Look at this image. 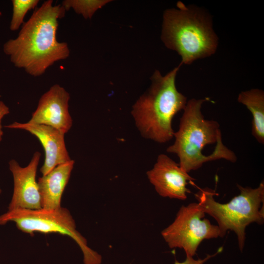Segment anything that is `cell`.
I'll return each instance as SVG.
<instances>
[{
  "instance_id": "6da1fadb",
  "label": "cell",
  "mask_w": 264,
  "mask_h": 264,
  "mask_svg": "<svg viewBox=\"0 0 264 264\" xmlns=\"http://www.w3.org/2000/svg\"><path fill=\"white\" fill-rule=\"evenodd\" d=\"M61 4L52 0L44 1L24 22L18 36L4 44V53L17 67L38 77L55 62L68 57L70 51L66 42H60L56 34L59 20L65 17Z\"/></svg>"
},
{
  "instance_id": "7a4b0ae2",
  "label": "cell",
  "mask_w": 264,
  "mask_h": 264,
  "mask_svg": "<svg viewBox=\"0 0 264 264\" xmlns=\"http://www.w3.org/2000/svg\"><path fill=\"white\" fill-rule=\"evenodd\" d=\"M204 99L187 101L180 119L179 128L175 132V141L167 149L168 153L178 156L180 167L186 172L200 168L208 161L224 159L233 163L237 160L235 154L222 141L219 123L204 118L201 112Z\"/></svg>"
},
{
  "instance_id": "3957f363",
  "label": "cell",
  "mask_w": 264,
  "mask_h": 264,
  "mask_svg": "<svg viewBox=\"0 0 264 264\" xmlns=\"http://www.w3.org/2000/svg\"><path fill=\"white\" fill-rule=\"evenodd\" d=\"M181 66L164 76L155 70L151 77V86L132 106L131 113L136 126L146 139L165 143L174 137L173 117L184 110L188 101L176 85Z\"/></svg>"
},
{
  "instance_id": "277c9868",
  "label": "cell",
  "mask_w": 264,
  "mask_h": 264,
  "mask_svg": "<svg viewBox=\"0 0 264 264\" xmlns=\"http://www.w3.org/2000/svg\"><path fill=\"white\" fill-rule=\"evenodd\" d=\"M161 39L168 48L181 57V65L210 56L218 45L209 14L180 1L176 3V8L164 11Z\"/></svg>"
},
{
  "instance_id": "5b68a950",
  "label": "cell",
  "mask_w": 264,
  "mask_h": 264,
  "mask_svg": "<svg viewBox=\"0 0 264 264\" xmlns=\"http://www.w3.org/2000/svg\"><path fill=\"white\" fill-rule=\"evenodd\" d=\"M240 194L228 202L221 203L214 196L218 195L209 188L199 189L195 197L204 212L217 222L220 237L228 230L237 235L239 247L242 251L245 240V228L251 223L262 224L264 221V183L256 188L237 184Z\"/></svg>"
},
{
  "instance_id": "8992f818",
  "label": "cell",
  "mask_w": 264,
  "mask_h": 264,
  "mask_svg": "<svg viewBox=\"0 0 264 264\" xmlns=\"http://www.w3.org/2000/svg\"><path fill=\"white\" fill-rule=\"evenodd\" d=\"M10 221L15 222L19 230L30 235L39 232L57 233L68 236L81 249L84 264H101L102 263L101 256L88 246L86 239L77 230L73 218L66 208H18L8 210L0 215V225H5Z\"/></svg>"
},
{
  "instance_id": "52a82bcc",
  "label": "cell",
  "mask_w": 264,
  "mask_h": 264,
  "mask_svg": "<svg viewBox=\"0 0 264 264\" xmlns=\"http://www.w3.org/2000/svg\"><path fill=\"white\" fill-rule=\"evenodd\" d=\"M205 214L198 202L182 206L174 221L161 233L169 247L183 249L186 256L193 257L202 241L220 237L218 226L202 219Z\"/></svg>"
},
{
  "instance_id": "ba28073f",
  "label": "cell",
  "mask_w": 264,
  "mask_h": 264,
  "mask_svg": "<svg viewBox=\"0 0 264 264\" xmlns=\"http://www.w3.org/2000/svg\"><path fill=\"white\" fill-rule=\"evenodd\" d=\"M147 176L156 192L161 197L185 200L190 190L186 186L195 180L178 164L164 154H159Z\"/></svg>"
},
{
  "instance_id": "9c48e42d",
  "label": "cell",
  "mask_w": 264,
  "mask_h": 264,
  "mask_svg": "<svg viewBox=\"0 0 264 264\" xmlns=\"http://www.w3.org/2000/svg\"><path fill=\"white\" fill-rule=\"evenodd\" d=\"M40 157V153L36 152L28 165L24 167H21L14 159L9 161V168L13 177L14 189L8 210L42 208L41 195L36 180Z\"/></svg>"
},
{
  "instance_id": "30bf717a",
  "label": "cell",
  "mask_w": 264,
  "mask_h": 264,
  "mask_svg": "<svg viewBox=\"0 0 264 264\" xmlns=\"http://www.w3.org/2000/svg\"><path fill=\"white\" fill-rule=\"evenodd\" d=\"M69 93L58 84L41 97L37 108L27 122L51 127L65 134L72 125L68 110Z\"/></svg>"
},
{
  "instance_id": "8fae6325",
  "label": "cell",
  "mask_w": 264,
  "mask_h": 264,
  "mask_svg": "<svg viewBox=\"0 0 264 264\" xmlns=\"http://www.w3.org/2000/svg\"><path fill=\"white\" fill-rule=\"evenodd\" d=\"M5 127L27 131L39 139L45 154L44 161L40 168L42 176L46 175L56 167L71 160L66 146L65 134L57 129L44 125L17 122Z\"/></svg>"
},
{
  "instance_id": "7c38bea8",
  "label": "cell",
  "mask_w": 264,
  "mask_h": 264,
  "mask_svg": "<svg viewBox=\"0 0 264 264\" xmlns=\"http://www.w3.org/2000/svg\"><path fill=\"white\" fill-rule=\"evenodd\" d=\"M74 161L61 164L38 180L42 208L54 209L60 208L63 193L70 178Z\"/></svg>"
},
{
  "instance_id": "4fadbf2b",
  "label": "cell",
  "mask_w": 264,
  "mask_h": 264,
  "mask_svg": "<svg viewBox=\"0 0 264 264\" xmlns=\"http://www.w3.org/2000/svg\"><path fill=\"white\" fill-rule=\"evenodd\" d=\"M238 101L246 106L251 112L252 133L257 141L264 143V92L253 88L240 92Z\"/></svg>"
},
{
  "instance_id": "5bb4252c",
  "label": "cell",
  "mask_w": 264,
  "mask_h": 264,
  "mask_svg": "<svg viewBox=\"0 0 264 264\" xmlns=\"http://www.w3.org/2000/svg\"><path fill=\"white\" fill-rule=\"evenodd\" d=\"M106 0H65L61 5L66 11L72 8L78 14L86 19H91L94 13L108 3Z\"/></svg>"
},
{
  "instance_id": "9a60e30c",
  "label": "cell",
  "mask_w": 264,
  "mask_h": 264,
  "mask_svg": "<svg viewBox=\"0 0 264 264\" xmlns=\"http://www.w3.org/2000/svg\"><path fill=\"white\" fill-rule=\"evenodd\" d=\"M39 0H12L13 13L10 23V29L16 31L24 23L23 20L29 10L34 9Z\"/></svg>"
},
{
  "instance_id": "2e32d148",
  "label": "cell",
  "mask_w": 264,
  "mask_h": 264,
  "mask_svg": "<svg viewBox=\"0 0 264 264\" xmlns=\"http://www.w3.org/2000/svg\"><path fill=\"white\" fill-rule=\"evenodd\" d=\"M223 250V247H220L217 251L213 254H207L203 259H195L192 257L186 256L185 260L181 262L175 260L174 264H204L211 258L215 257L221 253Z\"/></svg>"
},
{
  "instance_id": "e0dca14e",
  "label": "cell",
  "mask_w": 264,
  "mask_h": 264,
  "mask_svg": "<svg viewBox=\"0 0 264 264\" xmlns=\"http://www.w3.org/2000/svg\"><path fill=\"white\" fill-rule=\"evenodd\" d=\"M10 112L9 109L3 102L0 100V142L2 139L3 132L2 130L1 120L3 117Z\"/></svg>"
},
{
  "instance_id": "ac0fdd59",
  "label": "cell",
  "mask_w": 264,
  "mask_h": 264,
  "mask_svg": "<svg viewBox=\"0 0 264 264\" xmlns=\"http://www.w3.org/2000/svg\"><path fill=\"white\" fill-rule=\"evenodd\" d=\"M1 192H2V190L1 188H0V195L1 194Z\"/></svg>"
}]
</instances>
